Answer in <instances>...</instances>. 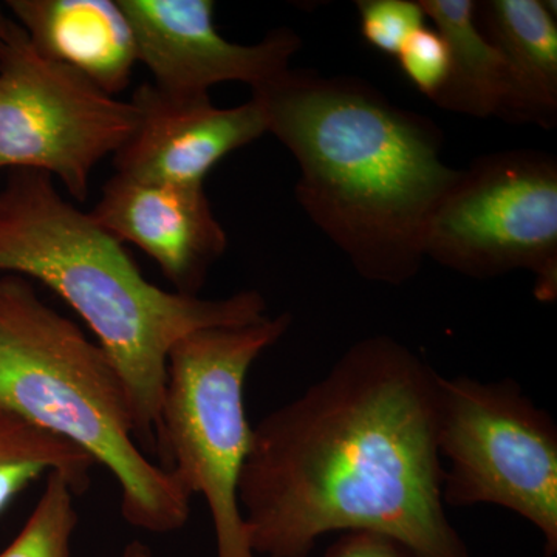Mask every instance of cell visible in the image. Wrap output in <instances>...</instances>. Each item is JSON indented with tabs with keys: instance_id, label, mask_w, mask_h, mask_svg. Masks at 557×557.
<instances>
[{
	"instance_id": "cell-10",
	"label": "cell",
	"mask_w": 557,
	"mask_h": 557,
	"mask_svg": "<svg viewBox=\"0 0 557 557\" xmlns=\"http://www.w3.org/2000/svg\"><path fill=\"white\" fill-rule=\"evenodd\" d=\"M131 101L138 110L137 127L113 156L116 174L124 177L205 185L220 160L269 134L255 98L222 109L209 95L178 97L145 83Z\"/></svg>"
},
{
	"instance_id": "cell-20",
	"label": "cell",
	"mask_w": 557,
	"mask_h": 557,
	"mask_svg": "<svg viewBox=\"0 0 557 557\" xmlns=\"http://www.w3.org/2000/svg\"><path fill=\"white\" fill-rule=\"evenodd\" d=\"M123 557H153L148 545L141 544V542H131L126 548H124Z\"/></svg>"
},
{
	"instance_id": "cell-18",
	"label": "cell",
	"mask_w": 557,
	"mask_h": 557,
	"mask_svg": "<svg viewBox=\"0 0 557 557\" xmlns=\"http://www.w3.org/2000/svg\"><path fill=\"white\" fill-rule=\"evenodd\" d=\"M399 67L420 94L434 101L449 75V50L437 30L424 27L397 54Z\"/></svg>"
},
{
	"instance_id": "cell-13",
	"label": "cell",
	"mask_w": 557,
	"mask_h": 557,
	"mask_svg": "<svg viewBox=\"0 0 557 557\" xmlns=\"http://www.w3.org/2000/svg\"><path fill=\"white\" fill-rule=\"evenodd\" d=\"M475 21L507 62L516 90L515 123H557V22L539 0L475 2Z\"/></svg>"
},
{
	"instance_id": "cell-9",
	"label": "cell",
	"mask_w": 557,
	"mask_h": 557,
	"mask_svg": "<svg viewBox=\"0 0 557 557\" xmlns=\"http://www.w3.org/2000/svg\"><path fill=\"white\" fill-rule=\"evenodd\" d=\"M134 30L138 62L153 86L178 97H201L212 86L244 83L251 90L287 72L302 40L289 28L260 42L237 44L215 27L212 0H119Z\"/></svg>"
},
{
	"instance_id": "cell-7",
	"label": "cell",
	"mask_w": 557,
	"mask_h": 557,
	"mask_svg": "<svg viewBox=\"0 0 557 557\" xmlns=\"http://www.w3.org/2000/svg\"><path fill=\"white\" fill-rule=\"evenodd\" d=\"M424 258L474 278L530 271L541 302L557 298V160L541 150L486 153L429 220Z\"/></svg>"
},
{
	"instance_id": "cell-15",
	"label": "cell",
	"mask_w": 557,
	"mask_h": 557,
	"mask_svg": "<svg viewBox=\"0 0 557 557\" xmlns=\"http://www.w3.org/2000/svg\"><path fill=\"white\" fill-rule=\"evenodd\" d=\"M95 467L72 443L0 410V515L22 491L51 472L64 474L76 496L83 494Z\"/></svg>"
},
{
	"instance_id": "cell-21",
	"label": "cell",
	"mask_w": 557,
	"mask_h": 557,
	"mask_svg": "<svg viewBox=\"0 0 557 557\" xmlns=\"http://www.w3.org/2000/svg\"><path fill=\"white\" fill-rule=\"evenodd\" d=\"M13 22L14 21H11L10 17L7 16L5 11H3V7H0V36L5 35V33L10 30Z\"/></svg>"
},
{
	"instance_id": "cell-14",
	"label": "cell",
	"mask_w": 557,
	"mask_h": 557,
	"mask_svg": "<svg viewBox=\"0 0 557 557\" xmlns=\"http://www.w3.org/2000/svg\"><path fill=\"white\" fill-rule=\"evenodd\" d=\"M449 50V75L437 108L515 123L516 90L507 62L480 30L472 0H418Z\"/></svg>"
},
{
	"instance_id": "cell-8",
	"label": "cell",
	"mask_w": 557,
	"mask_h": 557,
	"mask_svg": "<svg viewBox=\"0 0 557 557\" xmlns=\"http://www.w3.org/2000/svg\"><path fill=\"white\" fill-rule=\"evenodd\" d=\"M138 110L47 60L16 22L0 36V170L38 171L84 201L95 168L137 127Z\"/></svg>"
},
{
	"instance_id": "cell-2",
	"label": "cell",
	"mask_w": 557,
	"mask_h": 557,
	"mask_svg": "<svg viewBox=\"0 0 557 557\" xmlns=\"http://www.w3.org/2000/svg\"><path fill=\"white\" fill-rule=\"evenodd\" d=\"M251 98L298 163L300 208L359 276L412 281L429 220L461 172L443 161L437 124L368 81L310 69L289 67Z\"/></svg>"
},
{
	"instance_id": "cell-11",
	"label": "cell",
	"mask_w": 557,
	"mask_h": 557,
	"mask_svg": "<svg viewBox=\"0 0 557 557\" xmlns=\"http://www.w3.org/2000/svg\"><path fill=\"white\" fill-rule=\"evenodd\" d=\"M90 215L120 244L129 242L145 251L183 295L199 296L209 270L228 248L205 185L115 174Z\"/></svg>"
},
{
	"instance_id": "cell-6",
	"label": "cell",
	"mask_w": 557,
	"mask_h": 557,
	"mask_svg": "<svg viewBox=\"0 0 557 557\" xmlns=\"http://www.w3.org/2000/svg\"><path fill=\"white\" fill-rule=\"evenodd\" d=\"M445 507L494 505L536 528L557 553V426L515 380L440 379Z\"/></svg>"
},
{
	"instance_id": "cell-16",
	"label": "cell",
	"mask_w": 557,
	"mask_h": 557,
	"mask_svg": "<svg viewBox=\"0 0 557 557\" xmlns=\"http://www.w3.org/2000/svg\"><path fill=\"white\" fill-rule=\"evenodd\" d=\"M75 496L64 474L47 475L30 518L0 557H72V539L79 520Z\"/></svg>"
},
{
	"instance_id": "cell-3",
	"label": "cell",
	"mask_w": 557,
	"mask_h": 557,
	"mask_svg": "<svg viewBox=\"0 0 557 557\" xmlns=\"http://www.w3.org/2000/svg\"><path fill=\"white\" fill-rule=\"evenodd\" d=\"M0 273L35 278L86 322L129 392L135 432L148 456L157 448L175 344L197 330L267 317V300L255 289L203 299L157 287L123 244L38 171H10L0 189Z\"/></svg>"
},
{
	"instance_id": "cell-1",
	"label": "cell",
	"mask_w": 557,
	"mask_h": 557,
	"mask_svg": "<svg viewBox=\"0 0 557 557\" xmlns=\"http://www.w3.org/2000/svg\"><path fill=\"white\" fill-rule=\"evenodd\" d=\"M440 379L405 344L370 336L263 417L237 493L252 553L309 557L325 534L370 531L421 557H471L443 504Z\"/></svg>"
},
{
	"instance_id": "cell-4",
	"label": "cell",
	"mask_w": 557,
	"mask_h": 557,
	"mask_svg": "<svg viewBox=\"0 0 557 557\" xmlns=\"http://www.w3.org/2000/svg\"><path fill=\"white\" fill-rule=\"evenodd\" d=\"M0 410L108 468L132 527L168 534L188 523L193 497L139 446L129 392L108 354L16 274L0 276Z\"/></svg>"
},
{
	"instance_id": "cell-12",
	"label": "cell",
	"mask_w": 557,
	"mask_h": 557,
	"mask_svg": "<svg viewBox=\"0 0 557 557\" xmlns=\"http://www.w3.org/2000/svg\"><path fill=\"white\" fill-rule=\"evenodd\" d=\"M32 46L116 97L138 64L134 30L119 0H9Z\"/></svg>"
},
{
	"instance_id": "cell-17",
	"label": "cell",
	"mask_w": 557,
	"mask_h": 557,
	"mask_svg": "<svg viewBox=\"0 0 557 557\" xmlns=\"http://www.w3.org/2000/svg\"><path fill=\"white\" fill-rule=\"evenodd\" d=\"M357 9L366 42L394 58L413 33L426 27V14L413 0H358Z\"/></svg>"
},
{
	"instance_id": "cell-19",
	"label": "cell",
	"mask_w": 557,
	"mask_h": 557,
	"mask_svg": "<svg viewBox=\"0 0 557 557\" xmlns=\"http://www.w3.org/2000/svg\"><path fill=\"white\" fill-rule=\"evenodd\" d=\"M324 557H421L401 542L370 533V531H350L325 552Z\"/></svg>"
},
{
	"instance_id": "cell-5",
	"label": "cell",
	"mask_w": 557,
	"mask_h": 557,
	"mask_svg": "<svg viewBox=\"0 0 557 557\" xmlns=\"http://www.w3.org/2000/svg\"><path fill=\"white\" fill-rule=\"evenodd\" d=\"M292 317L197 330L168 359L156 454L190 497L207 502L215 557H258L239 507L242 468L252 428L245 383L256 359L288 332Z\"/></svg>"
}]
</instances>
